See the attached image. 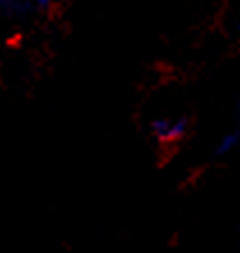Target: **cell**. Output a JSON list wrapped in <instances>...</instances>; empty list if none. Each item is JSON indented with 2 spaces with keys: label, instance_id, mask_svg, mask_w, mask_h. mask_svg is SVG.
I'll return each instance as SVG.
<instances>
[{
  "label": "cell",
  "instance_id": "obj_2",
  "mask_svg": "<svg viewBox=\"0 0 240 253\" xmlns=\"http://www.w3.org/2000/svg\"><path fill=\"white\" fill-rule=\"evenodd\" d=\"M51 2H54V0H35V5L42 7V9H47V7L51 5Z\"/></svg>",
  "mask_w": 240,
  "mask_h": 253
},
{
  "label": "cell",
  "instance_id": "obj_1",
  "mask_svg": "<svg viewBox=\"0 0 240 253\" xmlns=\"http://www.w3.org/2000/svg\"><path fill=\"white\" fill-rule=\"evenodd\" d=\"M187 131V122L182 118H160L153 122V133L162 143H176Z\"/></svg>",
  "mask_w": 240,
  "mask_h": 253
}]
</instances>
